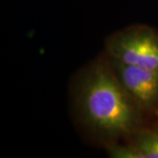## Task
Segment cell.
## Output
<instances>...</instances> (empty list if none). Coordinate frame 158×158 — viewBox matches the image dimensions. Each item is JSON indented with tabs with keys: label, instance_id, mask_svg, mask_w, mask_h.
Segmentation results:
<instances>
[{
	"label": "cell",
	"instance_id": "7a4b0ae2",
	"mask_svg": "<svg viewBox=\"0 0 158 158\" xmlns=\"http://www.w3.org/2000/svg\"><path fill=\"white\" fill-rule=\"evenodd\" d=\"M108 57L125 64L158 73V31L146 25H134L109 36Z\"/></svg>",
	"mask_w": 158,
	"mask_h": 158
},
{
	"label": "cell",
	"instance_id": "277c9868",
	"mask_svg": "<svg viewBox=\"0 0 158 158\" xmlns=\"http://www.w3.org/2000/svg\"><path fill=\"white\" fill-rule=\"evenodd\" d=\"M131 138V143L140 151L142 158H158V125L153 128L142 127Z\"/></svg>",
	"mask_w": 158,
	"mask_h": 158
},
{
	"label": "cell",
	"instance_id": "3957f363",
	"mask_svg": "<svg viewBox=\"0 0 158 158\" xmlns=\"http://www.w3.org/2000/svg\"><path fill=\"white\" fill-rule=\"evenodd\" d=\"M108 58L122 85L143 113L158 116V73Z\"/></svg>",
	"mask_w": 158,
	"mask_h": 158
},
{
	"label": "cell",
	"instance_id": "5b68a950",
	"mask_svg": "<svg viewBox=\"0 0 158 158\" xmlns=\"http://www.w3.org/2000/svg\"><path fill=\"white\" fill-rule=\"evenodd\" d=\"M106 149L110 158H142L140 151L131 142L127 144L110 142L106 144Z\"/></svg>",
	"mask_w": 158,
	"mask_h": 158
},
{
	"label": "cell",
	"instance_id": "6da1fadb",
	"mask_svg": "<svg viewBox=\"0 0 158 158\" xmlns=\"http://www.w3.org/2000/svg\"><path fill=\"white\" fill-rule=\"evenodd\" d=\"M72 98L81 125L105 144L131 137L143 127L145 113L126 90L106 54L79 72Z\"/></svg>",
	"mask_w": 158,
	"mask_h": 158
}]
</instances>
